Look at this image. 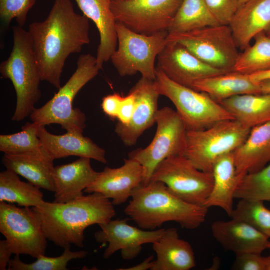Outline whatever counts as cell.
I'll use <instances>...</instances> for the list:
<instances>
[{"mask_svg":"<svg viewBox=\"0 0 270 270\" xmlns=\"http://www.w3.org/2000/svg\"><path fill=\"white\" fill-rule=\"evenodd\" d=\"M135 97L136 106L130 122L118 123L115 132L127 146L135 145L144 132L156 124L160 94L154 80L142 76L130 92Z\"/></svg>","mask_w":270,"mask_h":270,"instance_id":"obj_16","label":"cell"},{"mask_svg":"<svg viewBox=\"0 0 270 270\" xmlns=\"http://www.w3.org/2000/svg\"><path fill=\"white\" fill-rule=\"evenodd\" d=\"M110 200L100 193L82 195L66 202H44L32 208L47 240L64 248L84 246V232L94 224H106L116 214Z\"/></svg>","mask_w":270,"mask_h":270,"instance_id":"obj_2","label":"cell"},{"mask_svg":"<svg viewBox=\"0 0 270 270\" xmlns=\"http://www.w3.org/2000/svg\"><path fill=\"white\" fill-rule=\"evenodd\" d=\"M13 47L10 56L0 64L3 78L12 82L16 94V105L12 118L20 122L30 116L42 96L40 70L28 30L13 26Z\"/></svg>","mask_w":270,"mask_h":270,"instance_id":"obj_4","label":"cell"},{"mask_svg":"<svg viewBox=\"0 0 270 270\" xmlns=\"http://www.w3.org/2000/svg\"><path fill=\"white\" fill-rule=\"evenodd\" d=\"M86 16L96 24L100 36L96 55L97 64L102 69L118 45L116 22L110 8V0H74Z\"/></svg>","mask_w":270,"mask_h":270,"instance_id":"obj_23","label":"cell"},{"mask_svg":"<svg viewBox=\"0 0 270 270\" xmlns=\"http://www.w3.org/2000/svg\"><path fill=\"white\" fill-rule=\"evenodd\" d=\"M240 3V6L242 4L245 3L246 2L248 1L249 0H238Z\"/></svg>","mask_w":270,"mask_h":270,"instance_id":"obj_46","label":"cell"},{"mask_svg":"<svg viewBox=\"0 0 270 270\" xmlns=\"http://www.w3.org/2000/svg\"><path fill=\"white\" fill-rule=\"evenodd\" d=\"M90 20L77 14L71 0H54L47 18L28 30L42 81L59 90L66 62L90 43Z\"/></svg>","mask_w":270,"mask_h":270,"instance_id":"obj_1","label":"cell"},{"mask_svg":"<svg viewBox=\"0 0 270 270\" xmlns=\"http://www.w3.org/2000/svg\"><path fill=\"white\" fill-rule=\"evenodd\" d=\"M0 232L13 254L36 258L45 255L48 240L32 208L0 202Z\"/></svg>","mask_w":270,"mask_h":270,"instance_id":"obj_12","label":"cell"},{"mask_svg":"<svg viewBox=\"0 0 270 270\" xmlns=\"http://www.w3.org/2000/svg\"><path fill=\"white\" fill-rule=\"evenodd\" d=\"M40 125L27 122L22 130L11 134L0 136V151L6 154H20L38 150L42 144L38 134Z\"/></svg>","mask_w":270,"mask_h":270,"instance_id":"obj_33","label":"cell"},{"mask_svg":"<svg viewBox=\"0 0 270 270\" xmlns=\"http://www.w3.org/2000/svg\"><path fill=\"white\" fill-rule=\"evenodd\" d=\"M228 26L238 49L244 50L257 35L270 30V0L242 4Z\"/></svg>","mask_w":270,"mask_h":270,"instance_id":"obj_19","label":"cell"},{"mask_svg":"<svg viewBox=\"0 0 270 270\" xmlns=\"http://www.w3.org/2000/svg\"><path fill=\"white\" fill-rule=\"evenodd\" d=\"M111 0L114 1V2H122V1H124L126 0Z\"/></svg>","mask_w":270,"mask_h":270,"instance_id":"obj_47","label":"cell"},{"mask_svg":"<svg viewBox=\"0 0 270 270\" xmlns=\"http://www.w3.org/2000/svg\"><path fill=\"white\" fill-rule=\"evenodd\" d=\"M152 248L157 258L152 270H189L196 266L192 246L180 238L175 228L165 229Z\"/></svg>","mask_w":270,"mask_h":270,"instance_id":"obj_25","label":"cell"},{"mask_svg":"<svg viewBox=\"0 0 270 270\" xmlns=\"http://www.w3.org/2000/svg\"><path fill=\"white\" fill-rule=\"evenodd\" d=\"M13 254L6 240H0V270H6Z\"/></svg>","mask_w":270,"mask_h":270,"instance_id":"obj_41","label":"cell"},{"mask_svg":"<svg viewBox=\"0 0 270 270\" xmlns=\"http://www.w3.org/2000/svg\"></svg>","mask_w":270,"mask_h":270,"instance_id":"obj_50","label":"cell"},{"mask_svg":"<svg viewBox=\"0 0 270 270\" xmlns=\"http://www.w3.org/2000/svg\"><path fill=\"white\" fill-rule=\"evenodd\" d=\"M154 82L160 96L168 98L174 104L188 130H202L222 121L235 120L208 94L173 82L157 66Z\"/></svg>","mask_w":270,"mask_h":270,"instance_id":"obj_6","label":"cell"},{"mask_svg":"<svg viewBox=\"0 0 270 270\" xmlns=\"http://www.w3.org/2000/svg\"><path fill=\"white\" fill-rule=\"evenodd\" d=\"M123 97L115 93L102 98L101 105L102 110L111 120L117 119Z\"/></svg>","mask_w":270,"mask_h":270,"instance_id":"obj_40","label":"cell"},{"mask_svg":"<svg viewBox=\"0 0 270 270\" xmlns=\"http://www.w3.org/2000/svg\"><path fill=\"white\" fill-rule=\"evenodd\" d=\"M250 130L236 120H228L204 130H188L184 155L198 169L212 172L218 160L244 142Z\"/></svg>","mask_w":270,"mask_h":270,"instance_id":"obj_7","label":"cell"},{"mask_svg":"<svg viewBox=\"0 0 270 270\" xmlns=\"http://www.w3.org/2000/svg\"><path fill=\"white\" fill-rule=\"evenodd\" d=\"M101 69L96 58L90 54L80 55L75 72L66 84L44 106L36 108L30 116L40 126L60 124L68 132L83 134L86 127V114L73 108L74 99L81 89L99 73Z\"/></svg>","mask_w":270,"mask_h":270,"instance_id":"obj_5","label":"cell"},{"mask_svg":"<svg viewBox=\"0 0 270 270\" xmlns=\"http://www.w3.org/2000/svg\"><path fill=\"white\" fill-rule=\"evenodd\" d=\"M44 126H39L38 134L42 146L55 160L70 156L87 158L106 164V150L83 134L67 132L62 135L50 133Z\"/></svg>","mask_w":270,"mask_h":270,"instance_id":"obj_21","label":"cell"},{"mask_svg":"<svg viewBox=\"0 0 270 270\" xmlns=\"http://www.w3.org/2000/svg\"><path fill=\"white\" fill-rule=\"evenodd\" d=\"M156 124V132L150 144L128 155L129 158L138 161L142 166L143 186L149 184L156 169L164 160L184 154L188 130L176 111L168 106L159 110Z\"/></svg>","mask_w":270,"mask_h":270,"instance_id":"obj_9","label":"cell"},{"mask_svg":"<svg viewBox=\"0 0 270 270\" xmlns=\"http://www.w3.org/2000/svg\"><path fill=\"white\" fill-rule=\"evenodd\" d=\"M154 264V256H151L146 259L142 263L131 268H120L122 270H152Z\"/></svg>","mask_w":270,"mask_h":270,"instance_id":"obj_42","label":"cell"},{"mask_svg":"<svg viewBox=\"0 0 270 270\" xmlns=\"http://www.w3.org/2000/svg\"><path fill=\"white\" fill-rule=\"evenodd\" d=\"M16 204L22 207H36L44 200L40 188L22 182L18 174L6 170L0 173V202Z\"/></svg>","mask_w":270,"mask_h":270,"instance_id":"obj_29","label":"cell"},{"mask_svg":"<svg viewBox=\"0 0 270 270\" xmlns=\"http://www.w3.org/2000/svg\"><path fill=\"white\" fill-rule=\"evenodd\" d=\"M193 89L206 93L218 102L238 95L262 94L260 84L253 82L249 74L234 71L201 80Z\"/></svg>","mask_w":270,"mask_h":270,"instance_id":"obj_26","label":"cell"},{"mask_svg":"<svg viewBox=\"0 0 270 270\" xmlns=\"http://www.w3.org/2000/svg\"><path fill=\"white\" fill-rule=\"evenodd\" d=\"M151 181L163 182L172 193L187 202L204 206L212 192L214 177L212 172L198 169L183 154L162 161Z\"/></svg>","mask_w":270,"mask_h":270,"instance_id":"obj_11","label":"cell"},{"mask_svg":"<svg viewBox=\"0 0 270 270\" xmlns=\"http://www.w3.org/2000/svg\"><path fill=\"white\" fill-rule=\"evenodd\" d=\"M212 173V188L204 206L208 208L213 206L220 208L230 216L234 209V192L240 182L234 152L218 160L214 166Z\"/></svg>","mask_w":270,"mask_h":270,"instance_id":"obj_27","label":"cell"},{"mask_svg":"<svg viewBox=\"0 0 270 270\" xmlns=\"http://www.w3.org/2000/svg\"><path fill=\"white\" fill-rule=\"evenodd\" d=\"M262 94H270V80H267L260 83Z\"/></svg>","mask_w":270,"mask_h":270,"instance_id":"obj_44","label":"cell"},{"mask_svg":"<svg viewBox=\"0 0 270 270\" xmlns=\"http://www.w3.org/2000/svg\"><path fill=\"white\" fill-rule=\"evenodd\" d=\"M88 252L85 250L73 252L70 246L64 248V253L58 257H48L41 255L36 260L30 264L22 262L20 255H16L8 264L10 270H66L69 262L72 260L82 258L86 256Z\"/></svg>","mask_w":270,"mask_h":270,"instance_id":"obj_35","label":"cell"},{"mask_svg":"<svg viewBox=\"0 0 270 270\" xmlns=\"http://www.w3.org/2000/svg\"><path fill=\"white\" fill-rule=\"evenodd\" d=\"M213 16L220 24L229 25L240 4L238 0H204Z\"/></svg>","mask_w":270,"mask_h":270,"instance_id":"obj_37","label":"cell"},{"mask_svg":"<svg viewBox=\"0 0 270 270\" xmlns=\"http://www.w3.org/2000/svg\"><path fill=\"white\" fill-rule=\"evenodd\" d=\"M266 270H270V255L266 257Z\"/></svg>","mask_w":270,"mask_h":270,"instance_id":"obj_45","label":"cell"},{"mask_svg":"<svg viewBox=\"0 0 270 270\" xmlns=\"http://www.w3.org/2000/svg\"><path fill=\"white\" fill-rule=\"evenodd\" d=\"M37 0H0V18L2 24L8 27L16 18L18 26L23 27L29 11Z\"/></svg>","mask_w":270,"mask_h":270,"instance_id":"obj_36","label":"cell"},{"mask_svg":"<svg viewBox=\"0 0 270 270\" xmlns=\"http://www.w3.org/2000/svg\"><path fill=\"white\" fill-rule=\"evenodd\" d=\"M218 24L204 0H183L168 32L169 34L184 33Z\"/></svg>","mask_w":270,"mask_h":270,"instance_id":"obj_30","label":"cell"},{"mask_svg":"<svg viewBox=\"0 0 270 270\" xmlns=\"http://www.w3.org/2000/svg\"><path fill=\"white\" fill-rule=\"evenodd\" d=\"M98 174L92 168L91 159L87 158H80L72 163L54 167L52 172L54 202H66L84 195V191Z\"/></svg>","mask_w":270,"mask_h":270,"instance_id":"obj_22","label":"cell"},{"mask_svg":"<svg viewBox=\"0 0 270 270\" xmlns=\"http://www.w3.org/2000/svg\"><path fill=\"white\" fill-rule=\"evenodd\" d=\"M234 198L270 201V163L256 172L245 175L238 184Z\"/></svg>","mask_w":270,"mask_h":270,"instance_id":"obj_32","label":"cell"},{"mask_svg":"<svg viewBox=\"0 0 270 270\" xmlns=\"http://www.w3.org/2000/svg\"><path fill=\"white\" fill-rule=\"evenodd\" d=\"M266 34L270 36V30Z\"/></svg>","mask_w":270,"mask_h":270,"instance_id":"obj_49","label":"cell"},{"mask_svg":"<svg viewBox=\"0 0 270 270\" xmlns=\"http://www.w3.org/2000/svg\"><path fill=\"white\" fill-rule=\"evenodd\" d=\"M135 106V97L130 92L126 96L123 97L117 118L118 123L124 126L128 125L131 120Z\"/></svg>","mask_w":270,"mask_h":270,"instance_id":"obj_39","label":"cell"},{"mask_svg":"<svg viewBox=\"0 0 270 270\" xmlns=\"http://www.w3.org/2000/svg\"><path fill=\"white\" fill-rule=\"evenodd\" d=\"M240 200L230 217L246 222L270 238V210L264 202Z\"/></svg>","mask_w":270,"mask_h":270,"instance_id":"obj_34","label":"cell"},{"mask_svg":"<svg viewBox=\"0 0 270 270\" xmlns=\"http://www.w3.org/2000/svg\"><path fill=\"white\" fill-rule=\"evenodd\" d=\"M116 30L118 48L110 60L120 76L124 77L139 72L142 77L154 80L156 60L167 44L168 31L142 34L118 22Z\"/></svg>","mask_w":270,"mask_h":270,"instance_id":"obj_8","label":"cell"},{"mask_svg":"<svg viewBox=\"0 0 270 270\" xmlns=\"http://www.w3.org/2000/svg\"><path fill=\"white\" fill-rule=\"evenodd\" d=\"M254 40V44L240 54L234 71L250 75L270 70V36L262 32Z\"/></svg>","mask_w":270,"mask_h":270,"instance_id":"obj_31","label":"cell"},{"mask_svg":"<svg viewBox=\"0 0 270 270\" xmlns=\"http://www.w3.org/2000/svg\"><path fill=\"white\" fill-rule=\"evenodd\" d=\"M232 268L234 270H266V257L252 252L236 254Z\"/></svg>","mask_w":270,"mask_h":270,"instance_id":"obj_38","label":"cell"},{"mask_svg":"<svg viewBox=\"0 0 270 270\" xmlns=\"http://www.w3.org/2000/svg\"><path fill=\"white\" fill-rule=\"evenodd\" d=\"M250 76L253 82L260 84L262 82L270 80V70L252 74H250Z\"/></svg>","mask_w":270,"mask_h":270,"instance_id":"obj_43","label":"cell"},{"mask_svg":"<svg viewBox=\"0 0 270 270\" xmlns=\"http://www.w3.org/2000/svg\"><path fill=\"white\" fill-rule=\"evenodd\" d=\"M183 0H111L116 22L138 34L152 35L168 31Z\"/></svg>","mask_w":270,"mask_h":270,"instance_id":"obj_13","label":"cell"},{"mask_svg":"<svg viewBox=\"0 0 270 270\" xmlns=\"http://www.w3.org/2000/svg\"><path fill=\"white\" fill-rule=\"evenodd\" d=\"M46 150L40 148L24 154H4L2 162L6 170L26 179L40 188L54 192L52 172L54 161Z\"/></svg>","mask_w":270,"mask_h":270,"instance_id":"obj_20","label":"cell"},{"mask_svg":"<svg viewBox=\"0 0 270 270\" xmlns=\"http://www.w3.org/2000/svg\"><path fill=\"white\" fill-rule=\"evenodd\" d=\"M128 222V219L116 220L99 225L101 230L95 233L94 238L98 243H108L104 254L105 259L120 250L124 260H132L140 254L142 245L153 244L165 230L164 228L144 230L130 225Z\"/></svg>","mask_w":270,"mask_h":270,"instance_id":"obj_14","label":"cell"},{"mask_svg":"<svg viewBox=\"0 0 270 270\" xmlns=\"http://www.w3.org/2000/svg\"><path fill=\"white\" fill-rule=\"evenodd\" d=\"M144 178L142 165L129 158L125 159L124 164L120 168L106 167L84 192L100 193L112 200L114 206L120 205L125 203L134 191L142 184Z\"/></svg>","mask_w":270,"mask_h":270,"instance_id":"obj_17","label":"cell"},{"mask_svg":"<svg viewBox=\"0 0 270 270\" xmlns=\"http://www.w3.org/2000/svg\"><path fill=\"white\" fill-rule=\"evenodd\" d=\"M157 59V67L168 78L192 89L194 84L201 80L227 72L206 64L176 42H168Z\"/></svg>","mask_w":270,"mask_h":270,"instance_id":"obj_15","label":"cell"},{"mask_svg":"<svg viewBox=\"0 0 270 270\" xmlns=\"http://www.w3.org/2000/svg\"><path fill=\"white\" fill-rule=\"evenodd\" d=\"M215 240L226 250L236 254L252 252L262 254L270 238L246 222L234 218L217 220L211 226Z\"/></svg>","mask_w":270,"mask_h":270,"instance_id":"obj_18","label":"cell"},{"mask_svg":"<svg viewBox=\"0 0 270 270\" xmlns=\"http://www.w3.org/2000/svg\"><path fill=\"white\" fill-rule=\"evenodd\" d=\"M168 42L180 44L204 62L226 72L234 71L240 55L228 25L218 24L184 33L168 34Z\"/></svg>","mask_w":270,"mask_h":270,"instance_id":"obj_10","label":"cell"},{"mask_svg":"<svg viewBox=\"0 0 270 270\" xmlns=\"http://www.w3.org/2000/svg\"><path fill=\"white\" fill-rule=\"evenodd\" d=\"M124 212L142 230H154L174 222L194 230L205 221L208 208L187 202L172 193L160 182L151 181L136 188Z\"/></svg>","mask_w":270,"mask_h":270,"instance_id":"obj_3","label":"cell"},{"mask_svg":"<svg viewBox=\"0 0 270 270\" xmlns=\"http://www.w3.org/2000/svg\"><path fill=\"white\" fill-rule=\"evenodd\" d=\"M218 103L246 128L270 122V94L238 95Z\"/></svg>","mask_w":270,"mask_h":270,"instance_id":"obj_28","label":"cell"},{"mask_svg":"<svg viewBox=\"0 0 270 270\" xmlns=\"http://www.w3.org/2000/svg\"><path fill=\"white\" fill-rule=\"evenodd\" d=\"M268 249L270 250V241L268 243Z\"/></svg>","mask_w":270,"mask_h":270,"instance_id":"obj_48","label":"cell"},{"mask_svg":"<svg viewBox=\"0 0 270 270\" xmlns=\"http://www.w3.org/2000/svg\"><path fill=\"white\" fill-rule=\"evenodd\" d=\"M234 156L240 181L246 174L256 172L270 164V122L252 128Z\"/></svg>","mask_w":270,"mask_h":270,"instance_id":"obj_24","label":"cell"}]
</instances>
